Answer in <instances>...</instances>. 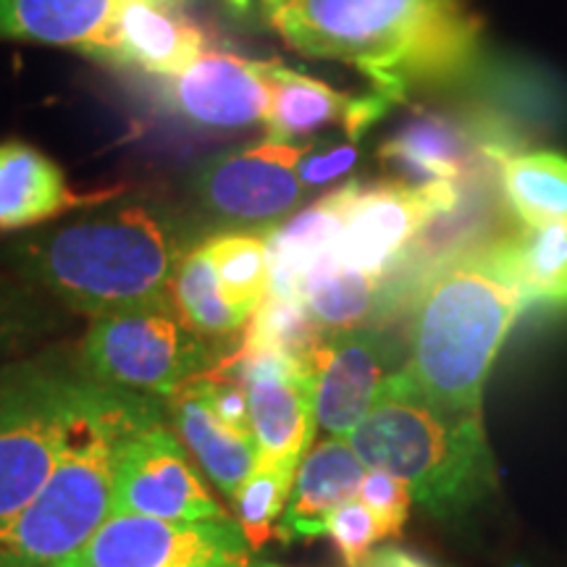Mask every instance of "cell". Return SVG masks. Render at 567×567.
I'll list each match as a JSON object with an SVG mask.
<instances>
[{"label":"cell","instance_id":"cb8c5ba5","mask_svg":"<svg viewBox=\"0 0 567 567\" xmlns=\"http://www.w3.org/2000/svg\"><path fill=\"white\" fill-rule=\"evenodd\" d=\"M300 300L326 334L363 329L368 318L379 310L381 279L337 264L329 252L305 274Z\"/></svg>","mask_w":567,"mask_h":567},{"label":"cell","instance_id":"e0dca14e","mask_svg":"<svg viewBox=\"0 0 567 567\" xmlns=\"http://www.w3.org/2000/svg\"><path fill=\"white\" fill-rule=\"evenodd\" d=\"M392 101L373 95H347L321 80L305 76L281 63L274 71V101L268 111V134L274 140L295 142L326 126H342L344 137H360L389 111Z\"/></svg>","mask_w":567,"mask_h":567},{"label":"cell","instance_id":"603a6c76","mask_svg":"<svg viewBox=\"0 0 567 567\" xmlns=\"http://www.w3.org/2000/svg\"><path fill=\"white\" fill-rule=\"evenodd\" d=\"M354 184L347 182L344 187L323 195L321 200L310 205L292 218L276 226L266 234L268 264H271V289L268 295L297 297L300 300V287L305 274L313 264L331 252L339 231H342L347 203L354 193Z\"/></svg>","mask_w":567,"mask_h":567},{"label":"cell","instance_id":"7402d4cb","mask_svg":"<svg viewBox=\"0 0 567 567\" xmlns=\"http://www.w3.org/2000/svg\"><path fill=\"white\" fill-rule=\"evenodd\" d=\"M481 258L507 284L523 305L567 310V224L526 229L494 239Z\"/></svg>","mask_w":567,"mask_h":567},{"label":"cell","instance_id":"8992f818","mask_svg":"<svg viewBox=\"0 0 567 567\" xmlns=\"http://www.w3.org/2000/svg\"><path fill=\"white\" fill-rule=\"evenodd\" d=\"M163 415L158 396L124 392L69 446L51 478L0 536V567H55L111 515L118 446L134 425Z\"/></svg>","mask_w":567,"mask_h":567},{"label":"cell","instance_id":"4fadbf2b","mask_svg":"<svg viewBox=\"0 0 567 567\" xmlns=\"http://www.w3.org/2000/svg\"><path fill=\"white\" fill-rule=\"evenodd\" d=\"M276 61L210 51L182 74L161 80L158 101L179 122L203 132H243L268 122Z\"/></svg>","mask_w":567,"mask_h":567},{"label":"cell","instance_id":"d4e9b609","mask_svg":"<svg viewBox=\"0 0 567 567\" xmlns=\"http://www.w3.org/2000/svg\"><path fill=\"white\" fill-rule=\"evenodd\" d=\"M168 297L182 321L216 344L234 347L231 342L247 323V318L239 316L224 297L205 239L182 258Z\"/></svg>","mask_w":567,"mask_h":567},{"label":"cell","instance_id":"ffe728a7","mask_svg":"<svg viewBox=\"0 0 567 567\" xmlns=\"http://www.w3.org/2000/svg\"><path fill=\"white\" fill-rule=\"evenodd\" d=\"M168 410H172L176 436L193 452L213 486L231 499L258 467L252 431L221 421L195 379L168 396Z\"/></svg>","mask_w":567,"mask_h":567},{"label":"cell","instance_id":"3957f363","mask_svg":"<svg viewBox=\"0 0 567 567\" xmlns=\"http://www.w3.org/2000/svg\"><path fill=\"white\" fill-rule=\"evenodd\" d=\"M523 300L481 252L452 258L425 281L402 371L431 405L460 421H481V396Z\"/></svg>","mask_w":567,"mask_h":567},{"label":"cell","instance_id":"74e56055","mask_svg":"<svg viewBox=\"0 0 567 567\" xmlns=\"http://www.w3.org/2000/svg\"><path fill=\"white\" fill-rule=\"evenodd\" d=\"M515 567H520V565H515Z\"/></svg>","mask_w":567,"mask_h":567},{"label":"cell","instance_id":"f1b7e54d","mask_svg":"<svg viewBox=\"0 0 567 567\" xmlns=\"http://www.w3.org/2000/svg\"><path fill=\"white\" fill-rule=\"evenodd\" d=\"M247 323L250 329L243 337L245 344L295 360H308L326 337V331L297 297L266 295Z\"/></svg>","mask_w":567,"mask_h":567},{"label":"cell","instance_id":"4316f807","mask_svg":"<svg viewBox=\"0 0 567 567\" xmlns=\"http://www.w3.org/2000/svg\"><path fill=\"white\" fill-rule=\"evenodd\" d=\"M205 247H208L224 297L239 316L250 321L271 289L266 237L250 231H221L205 239Z\"/></svg>","mask_w":567,"mask_h":567},{"label":"cell","instance_id":"484cf974","mask_svg":"<svg viewBox=\"0 0 567 567\" xmlns=\"http://www.w3.org/2000/svg\"><path fill=\"white\" fill-rule=\"evenodd\" d=\"M502 193L530 229L567 224V158L557 153L509 155L499 166Z\"/></svg>","mask_w":567,"mask_h":567},{"label":"cell","instance_id":"1f68e13d","mask_svg":"<svg viewBox=\"0 0 567 567\" xmlns=\"http://www.w3.org/2000/svg\"><path fill=\"white\" fill-rule=\"evenodd\" d=\"M358 499L375 515V520L381 523L386 536H396L405 528L413 496H410V488L400 478H394L392 473L371 471L368 467Z\"/></svg>","mask_w":567,"mask_h":567},{"label":"cell","instance_id":"52a82bcc","mask_svg":"<svg viewBox=\"0 0 567 567\" xmlns=\"http://www.w3.org/2000/svg\"><path fill=\"white\" fill-rule=\"evenodd\" d=\"M234 347L216 344L189 329L168 297L92 318L80 360L101 384L168 400L187 381L221 363Z\"/></svg>","mask_w":567,"mask_h":567},{"label":"cell","instance_id":"5b68a950","mask_svg":"<svg viewBox=\"0 0 567 567\" xmlns=\"http://www.w3.org/2000/svg\"><path fill=\"white\" fill-rule=\"evenodd\" d=\"M126 389L101 384L69 347L0 365V536L51 478L71 444Z\"/></svg>","mask_w":567,"mask_h":567},{"label":"cell","instance_id":"e575fe53","mask_svg":"<svg viewBox=\"0 0 567 567\" xmlns=\"http://www.w3.org/2000/svg\"><path fill=\"white\" fill-rule=\"evenodd\" d=\"M221 3L226 6V11L234 13V17H239V19L247 17L252 9V0H221Z\"/></svg>","mask_w":567,"mask_h":567},{"label":"cell","instance_id":"7c38bea8","mask_svg":"<svg viewBox=\"0 0 567 567\" xmlns=\"http://www.w3.org/2000/svg\"><path fill=\"white\" fill-rule=\"evenodd\" d=\"M226 363L245 389L258 465H300L316 434V384L308 360L239 342Z\"/></svg>","mask_w":567,"mask_h":567},{"label":"cell","instance_id":"83f0119b","mask_svg":"<svg viewBox=\"0 0 567 567\" xmlns=\"http://www.w3.org/2000/svg\"><path fill=\"white\" fill-rule=\"evenodd\" d=\"M61 305L17 276H0V365L61 326Z\"/></svg>","mask_w":567,"mask_h":567},{"label":"cell","instance_id":"6da1fadb","mask_svg":"<svg viewBox=\"0 0 567 567\" xmlns=\"http://www.w3.org/2000/svg\"><path fill=\"white\" fill-rule=\"evenodd\" d=\"M172 200L122 189L66 221L19 231L0 245L17 279L80 316H109L168 300L182 258L208 239Z\"/></svg>","mask_w":567,"mask_h":567},{"label":"cell","instance_id":"ac0fdd59","mask_svg":"<svg viewBox=\"0 0 567 567\" xmlns=\"http://www.w3.org/2000/svg\"><path fill=\"white\" fill-rule=\"evenodd\" d=\"M203 48L205 34L193 21H184L174 11H163L145 0H122L109 40L90 59L140 69L166 80L200 59Z\"/></svg>","mask_w":567,"mask_h":567},{"label":"cell","instance_id":"7a4b0ae2","mask_svg":"<svg viewBox=\"0 0 567 567\" xmlns=\"http://www.w3.org/2000/svg\"><path fill=\"white\" fill-rule=\"evenodd\" d=\"M258 13L292 51L358 69L392 103L460 80L481 48L457 0H260Z\"/></svg>","mask_w":567,"mask_h":567},{"label":"cell","instance_id":"277c9868","mask_svg":"<svg viewBox=\"0 0 567 567\" xmlns=\"http://www.w3.org/2000/svg\"><path fill=\"white\" fill-rule=\"evenodd\" d=\"M347 442L365 467L392 473L436 517L463 515L496 488L484 421L442 413L402 368L386 375Z\"/></svg>","mask_w":567,"mask_h":567},{"label":"cell","instance_id":"4dcf8cb0","mask_svg":"<svg viewBox=\"0 0 567 567\" xmlns=\"http://www.w3.org/2000/svg\"><path fill=\"white\" fill-rule=\"evenodd\" d=\"M326 534L334 538L347 567H360L373 551V544L384 538V528L363 502H347L326 520Z\"/></svg>","mask_w":567,"mask_h":567},{"label":"cell","instance_id":"44dd1931","mask_svg":"<svg viewBox=\"0 0 567 567\" xmlns=\"http://www.w3.org/2000/svg\"><path fill=\"white\" fill-rule=\"evenodd\" d=\"M122 0H0V40L92 55L109 40Z\"/></svg>","mask_w":567,"mask_h":567},{"label":"cell","instance_id":"836d02e7","mask_svg":"<svg viewBox=\"0 0 567 567\" xmlns=\"http://www.w3.org/2000/svg\"><path fill=\"white\" fill-rule=\"evenodd\" d=\"M360 567H436V565L429 563V559L415 555V551H410V549L381 547V549L371 551Z\"/></svg>","mask_w":567,"mask_h":567},{"label":"cell","instance_id":"9a60e30c","mask_svg":"<svg viewBox=\"0 0 567 567\" xmlns=\"http://www.w3.org/2000/svg\"><path fill=\"white\" fill-rule=\"evenodd\" d=\"M316 384V421L331 436L358 429L386 381L381 337L368 329L329 331L308 358Z\"/></svg>","mask_w":567,"mask_h":567},{"label":"cell","instance_id":"d590c367","mask_svg":"<svg viewBox=\"0 0 567 567\" xmlns=\"http://www.w3.org/2000/svg\"><path fill=\"white\" fill-rule=\"evenodd\" d=\"M145 3L158 6V9H163V11L179 13V11L184 9V6H187V0H145Z\"/></svg>","mask_w":567,"mask_h":567},{"label":"cell","instance_id":"8fae6325","mask_svg":"<svg viewBox=\"0 0 567 567\" xmlns=\"http://www.w3.org/2000/svg\"><path fill=\"white\" fill-rule=\"evenodd\" d=\"M465 184H354L331 258L381 279L405 247L442 213L457 208Z\"/></svg>","mask_w":567,"mask_h":567},{"label":"cell","instance_id":"d6986e66","mask_svg":"<svg viewBox=\"0 0 567 567\" xmlns=\"http://www.w3.org/2000/svg\"><path fill=\"white\" fill-rule=\"evenodd\" d=\"M365 471L347 439L329 436L318 444L297 467L292 499L287 502L276 538L292 544L326 534L329 515L358 496Z\"/></svg>","mask_w":567,"mask_h":567},{"label":"cell","instance_id":"f546056e","mask_svg":"<svg viewBox=\"0 0 567 567\" xmlns=\"http://www.w3.org/2000/svg\"><path fill=\"white\" fill-rule=\"evenodd\" d=\"M297 467L292 463H276V465H258L252 476L237 488L231 496L234 502V520L239 523L247 544L255 551H260L276 536L274 520L281 515L287 505L289 492L295 486Z\"/></svg>","mask_w":567,"mask_h":567},{"label":"cell","instance_id":"30bf717a","mask_svg":"<svg viewBox=\"0 0 567 567\" xmlns=\"http://www.w3.org/2000/svg\"><path fill=\"white\" fill-rule=\"evenodd\" d=\"M111 515H145L161 520H205L224 515L187 450L163 415L134 425L118 446Z\"/></svg>","mask_w":567,"mask_h":567},{"label":"cell","instance_id":"d6a6232c","mask_svg":"<svg viewBox=\"0 0 567 567\" xmlns=\"http://www.w3.org/2000/svg\"><path fill=\"white\" fill-rule=\"evenodd\" d=\"M354 161H358V142H308V147H305L300 158V166H297V174H300L305 189H318L342 179L347 172H352Z\"/></svg>","mask_w":567,"mask_h":567},{"label":"cell","instance_id":"8d00e7d4","mask_svg":"<svg viewBox=\"0 0 567 567\" xmlns=\"http://www.w3.org/2000/svg\"><path fill=\"white\" fill-rule=\"evenodd\" d=\"M252 567H279V565H274V563H266V559H260L258 565H252Z\"/></svg>","mask_w":567,"mask_h":567},{"label":"cell","instance_id":"ba28073f","mask_svg":"<svg viewBox=\"0 0 567 567\" xmlns=\"http://www.w3.org/2000/svg\"><path fill=\"white\" fill-rule=\"evenodd\" d=\"M308 145L268 137L221 151L189 174L187 193L208 224L234 231H274L305 200L297 166Z\"/></svg>","mask_w":567,"mask_h":567},{"label":"cell","instance_id":"5bb4252c","mask_svg":"<svg viewBox=\"0 0 567 567\" xmlns=\"http://www.w3.org/2000/svg\"><path fill=\"white\" fill-rule=\"evenodd\" d=\"M505 158L492 126L434 109H417L379 151L381 166L413 184H473Z\"/></svg>","mask_w":567,"mask_h":567},{"label":"cell","instance_id":"9c48e42d","mask_svg":"<svg viewBox=\"0 0 567 567\" xmlns=\"http://www.w3.org/2000/svg\"><path fill=\"white\" fill-rule=\"evenodd\" d=\"M260 557L229 513L205 520L109 515L55 567H252Z\"/></svg>","mask_w":567,"mask_h":567},{"label":"cell","instance_id":"2e32d148","mask_svg":"<svg viewBox=\"0 0 567 567\" xmlns=\"http://www.w3.org/2000/svg\"><path fill=\"white\" fill-rule=\"evenodd\" d=\"M122 189L80 195L51 155L24 140L0 142V229L27 231L76 208L109 200Z\"/></svg>","mask_w":567,"mask_h":567}]
</instances>
